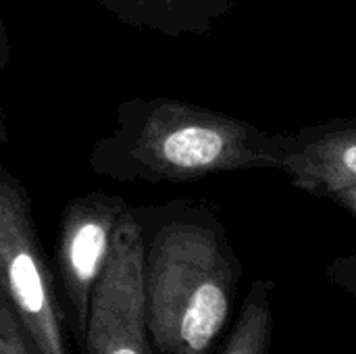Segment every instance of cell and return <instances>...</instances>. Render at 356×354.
<instances>
[{
  "label": "cell",
  "mask_w": 356,
  "mask_h": 354,
  "mask_svg": "<svg viewBox=\"0 0 356 354\" xmlns=\"http://www.w3.org/2000/svg\"><path fill=\"white\" fill-rule=\"evenodd\" d=\"M0 292L10 303L38 354H71L67 313L44 255L33 202L0 165Z\"/></svg>",
  "instance_id": "cell-3"
},
{
  "label": "cell",
  "mask_w": 356,
  "mask_h": 354,
  "mask_svg": "<svg viewBox=\"0 0 356 354\" xmlns=\"http://www.w3.org/2000/svg\"><path fill=\"white\" fill-rule=\"evenodd\" d=\"M0 354H38L10 303L0 292Z\"/></svg>",
  "instance_id": "cell-8"
},
{
  "label": "cell",
  "mask_w": 356,
  "mask_h": 354,
  "mask_svg": "<svg viewBox=\"0 0 356 354\" xmlns=\"http://www.w3.org/2000/svg\"><path fill=\"white\" fill-rule=\"evenodd\" d=\"M142 230L148 332L159 354H204L227 311V250L207 204L134 207Z\"/></svg>",
  "instance_id": "cell-2"
},
{
  "label": "cell",
  "mask_w": 356,
  "mask_h": 354,
  "mask_svg": "<svg viewBox=\"0 0 356 354\" xmlns=\"http://www.w3.org/2000/svg\"><path fill=\"white\" fill-rule=\"evenodd\" d=\"M280 171L294 188L332 196L356 186V117H338L290 131Z\"/></svg>",
  "instance_id": "cell-6"
},
{
  "label": "cell",
  "mask_w": 356,
  "mask_h": 354,
  "mask_svg": "<svg viewBox=\"0 0 356 354\" xmlns=\"http://www.w3.org/2000/svg\"><path fill=\"white\" fill-rule=\"evenodd\" d=\"M129 202L94 190L65 202L58 217L54 269L69 332L79 346L88 325L92 290L106 265L113 238Z\"/></svg>",
  "instance_id": "cell-5"
},
{
  "label": "cell",
  "mask_w": 356,
  "mask_h": 354,
  "mask_svg": "<svg viewBox=\"0 0 356 354\" xmlns=\"http://www.w3.org/2000/svg\"><path fill=\"white\" fill-rule=\"evenodd\" d=\"M327 198H332L336 204L344 207L346 211H350V213H355L356 215V186L342 188V190L334 192V194H332V196H327Z\"/></svg>",
  "instance_id": "cell-10"
},
{
  "label": "cell",
  "mask_w": 356,
  "mask_h": 354,
  "mask_svg": "<svg viewBox=\"0 0 356 354\" xmlns=\"http://www.w3.org/2000/svg\"><path fill=\"white\" fill-rule=\"evenodd\" d=\"M117 21L167 38L202 35L213 29L236 0H96Z\"/></svg>",
  "instance_id": "cell-7"
},
{
  "label": "cell",
  "mask_w": 356,
  "mask_h": 354,
  "mask_svg": "<svg viewBox=\"0 0 356 354\" xmlns=\"http://www.w3.org/2000/svg\"><path fill=\"white\" fill-rule=\"evenodd\" d=\"M81 354H159L148 332L142 230L134 207L123 213L106 265L92 290Z\"/></svg>",
  "instance_id": "cell-4"
},
{
  "label": "cell",
  "mask_w": 356,
  "mask_h": 354,
  "mask_svg": "<svg viewBox=\"0 0 356 354\" xmlns=\"http://www.w3.org/2000/svg\"><path fill=\"white\" fill-rule=\"evenodd\" d=\"M10 58V42H8V31H6V23L2 17V8H0V75L4 71V67L8 65ZM8 127H6V115L0 106V146L8 144Z\"/></svg>",
  "instance_id": "cell-9"
},
{
  "label": "cell",
  "mask_w": 356,
  "mask_h": 354,
  "mask_svg": "<svg viewBox=\"0 0 356 354\" xmlns=\"http://www.w3.org/2000/svg\"><path fill=\"white\" fill-rule=\"evenodd\" d=\"M288 134L167 96L119 102L115 127L88 154L92 173L117 184H192L209 175L275 169Z\"/></svg>",
  "instance_id": "cell-1"
}]
</instances>
